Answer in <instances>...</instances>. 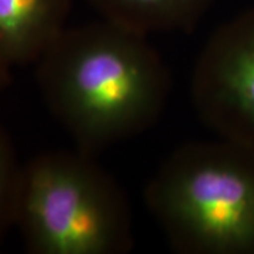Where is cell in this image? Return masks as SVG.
<instances>
[{
	"mask_svg": "<svg viewBox=\"0 0 254 254\" xmlns=\"http://www.w3.org/2000/svg\"><path fill=\"white\" fill-rule=\"evenodd\" d=\"M36 65L48 110L93 157L154 126L171 92L148 37L103 18L65 28Z\"/></svg>",
	"mask_w": 254,
	"mask_h": 254,
	"instance_id": "obj_1",
	"label": "cell"
},
{
	"mask_svg": "<svg viewBox=\"0 0 254 254\" xmlns=\"http://www.w3.org/2000/svg\"><path fill=\"white\" fill-rule=\"evenodd\" d=\"M147 209L180 254H254V147H177L147 182Z\"/></svg>",
	"mask_w": 254,
	"mask_h": 254,
	"instance_id": "obj_2",
	"label": "cell"
},
{
	"mask_svg": "<svg viewBox=\"0 0 254 254\" xmlns=\"http://www.w3.org/2000/svg\"><path fill=\"white\" fill-rule=\"evenodd\" d=\"M16 227L33 254H126L134 247L126 192L79 150L50 151L23 165Z\"/></svg>",
	"mask_w": 254,
	"mask_h": 254,
	"instance_id": "obj_3",
	"label": "cell"
},
{
	"mask_svg": "<svg viewBox=\"0 0 254 254\" xmlns=\"http://www.w3.org/2000/svg\"><path fill=\"white\" fill-rule=\"evenodd\" d=\"M190 99L203 126L254 147V9L209 37L192 71Z\"/></svg>",
	"mask_w": 254,
	"mask_h": 254,
	"instance_id": "obj_4",
	"label": "cell"
},
{
	"mask_svg": "<svg viewBox=\"0 0 254 254\" xmlns=\"http://www.w3.org/2000/svg\"><path fill=\"white\" fill-rule=\"evenodd\" d=\"M71 0H0V54L11 65L37 64L68 27Z\"/></svg>",
	"mask_w": 254,
	"mask_h": 254,
	"instance_id": "obj_5",
	"label": "cell"
},
{
	"mask_svg": "<svg viewBox=\"0 0 254 254\" xmlns=\"http://www.w3.org/2000/svg\"><path fill=\"white\" fill-rule=\"evenodd\" d=\"M100 17L150 36L190 33L199 24L215 0H86Z\"/></svg>",
	"mask_w": 254,
	"mask_h": 254,
	"instance_id": "obj_6",
	"label": "cell"
},
{
	"mask_svg": "<svg viewBox=\"0 0 254 254\" xmlns=\"http://www.w3.org/2000/svg\"><path fill=\"white\" fill-rule=\"evenodd\" d=\"M23 165L6 130L0 126V243L16 226Z\"/></svg>",
	"mask_w": 254,
	"mask_h": 254,
	"instance_id": "obj_7",
	"label": "cell"
},
{
	"mask_svg": "<svg viewBox=\"0 0 254 254\" xmlns=\"http://www.w3.org/2000/svg\"><path fill=\"white\" fill-rule=\"evenodd\" d=\"M11 68L13 66L0 54V92L6 86H9V83L11 82Z\"/></svg>",
	"mask_w": 254,
	"mask_h": 254,
	"instance_id": "obj_8",
	"label": "cell"
}]
</instances>
